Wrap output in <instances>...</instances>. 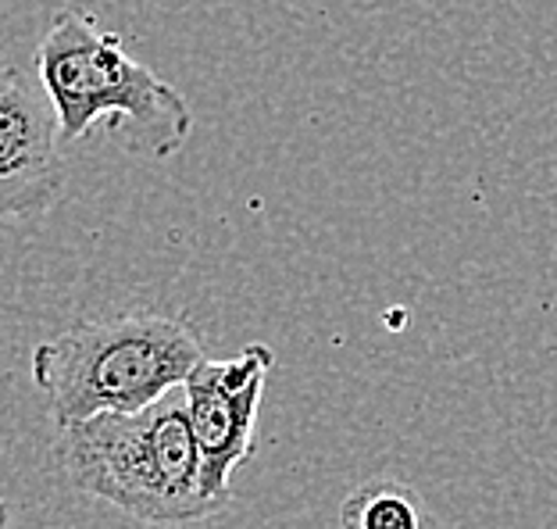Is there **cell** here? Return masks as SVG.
Returning <instances> with one entry per match:
<instances>
[{
    "label": "cell",
    "mask_w": 557,
    "mask_h": 529,
    "mask_svg": "<svg viewBox=\"0 0 557 529\" xmlns=\"http://www.w3.org/2000/svg\"><path fill=\"white\" fill-rule=\"evenodd\" d=\"M344 529H422V505L414 490L397 480L361 483L339 505Z\"/></svg>",
    "instance_id": "cell-6"
},
{
    "label": "cell",
    "mask_w": 557,
    "mask_h": 529,
    "mask_svg": "<svg viewBox=\"0 0 557 529\" xmlns=\"http://www.w3.org/2000/svg\"><path fill=\"white\" fill-rule=\"evenodd\" d=\"M54 462L86 497L108 501L144 526H183L219 515L205 490L186 394L139 411H111L58 430Z\"/></svg>",
    "instance_id": "cell-1"
},
{
    "label": "cell",
    "mask_w": 557,
    "mask_h": 529,
    "mask_svg": "<svg viewBox=\"0 0 557 529\" xmlns=\"http://www.w3.org/2000/svg\"><path fill=\"white\" fill-rule=\"evenodd\" d=\"M272 365L275 350L269 344H247L236 358H205L183 386L205 490L222 512L233 505V476L255 451V422Z\"/></svg>",
    "instance_id": "cell-4"
},
{
    "label": "cell",
    "mask_w": 557,
    "mask_h": 529,
    "mask_svg": "<svg viewBox=\"0 0 557 529\" xmlns=\"http://www.w3.org/2000/svg\"><path fill=\"white\" fill-rule=\"evenodd\" d=\"M61 122L44 86L22 72L0 75V216L29 222L47 216L65 194Z\"/></svg>",
    "instance_id": "cell-5"
},
{
    "label": "cell",
    "mask_w": 557,
    "mask_h": 529,
    "mask_svg": "<svg viewBox=\"0 0 557 529\" xmlns=\"http://www.w3.org/2000/svg\"><path fill=\"white\" fill-rule=\"evenodd\" d=\"M205 361L183 315L75 322L33 350L29 372L58 430L111 411H139L186 386Z\"/></svg>",
    "instance_id": "cell-3"
},
{
    "label": "cell",
    "mask_w": 557,
    "mask_h": 529,
    "mask_svg": "<svg viewBox=\"0 0 557 529\" xmlns=\"http://www.w3.org/2000/svg\"><path fill=\"white\" fill-rule=\"evenodd\" d=\"M36 75L58 111L65 144L104 122L122 150L164 161L180 155L194 133V111L183 94L83 11H61L50 22L36 47Z\"/></svg>",
    "instance_id": "cell-2"
}]
</instances>
